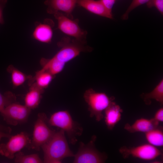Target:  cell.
Segmentation results:
<instances>
[{
  "label": "cell",
  "mask_w": 163,
  "mask_h": 163,
  "mask_svg": "<svg viewBox=\"0 0 163 163\" xmlns=\"http://www.w3.org/2000/svg\"><path fill=\"white\" fill-rule=\"evenodd\" d=\"M30 141L28 135L24 132L11 136L8 142L0 144V154L12 159L16 153L29 145Z\"/></svg>",
  "instance_id": "10"
},
{
  "label": "cell",
  "mask_w": 163,
  "mask_h": 163,
  "mask_svg": "<svg viewBox=\"0 0 163 163\" xmlns=\"http://www.w3.org/2000/svg\"><path fill=\"white\" fill-rule=\"evenodd\" d=\"M57 44L60 49L53 57L65 63L76 57L82 52H91L93 50L87 43L68 37L62 38Z\"/></svg>",
  "instance_id": "3"
},
{
  "label": "cell",
  "mask_w": 163,
  "mask_h": 163,
  "mask_svg": "<svg viewBox=\"0 0 163 163\" xmlns=\"http://www.w3.org/2000/svg\"><path fill=\"white\" fill-rule=\"evenodd\" d=\"M48 123L63 130L67 134L70 143L73 145L77 142V137L82 135L83 131L82 126L73 120L68 110L55 112L48 119Z\"/></svg>",
  "instance_id": "2"
},
{
  "label": "cell",
  "mask_w": 163,
  "mask_h": 163,
  "mask_svg": "<svg viewBox=\"0 0 163 163\" xmlns=\"http://www.w3.org/2000/svg\"><path fill=\"white\" fill-rule=\"evenodd\" d=\"M77 4L92 13L110 19L113 18L112 14L107 11L99 0H77Z\"/></svg>",
  "instance_id": "12"
},
{
  "label": "cell",
  "mask_w": 163,
  "mask_h": 163,
  "mask_svg": "<svg viewBox=\"0 0 163 163\" xmlns=\"http://www.w3.org/2000/svg\"><path fill=\"white\" fill-rule=\"evenodd\" d=\"M153 118L159 123L163 121V107H161L157 111Z\"/></svg>",
  "instance_id": "27"
},
{
  "label": "cell",
  "mask_w": 163,
  "mask_h": 163,
  "mask_svg": "<svg viewBox=\"0 0 163 163\" xmlns=\"http://www.w3.org/2000/svg\"><path fill=\"white\" fill-rule=\"evenodd\" d=\"M150 0H133L125 12L122 15L121 18L123 20H126L128 18L129 13L137 7L147 3Z\"/></svg>",
  "instance_id": "24"
},
{
  "label": "cell",
  "mask_w": 163,
  "mask_h": 163,
  "mask_svg": "<svg viewBox=\"0 0 163 163\" xmlns=\"http://www.w3.org/2000/svg\"><path fill=\"white\" fill-rule=\"evenodd\" d=\"M31 110L25 105L15 102L7 106L0 113L8 124L16 126L27 121Z\"/></svg>",
  "instance_id": "9"
},
{
  "label": "cell",
  "mask_w": 163,
  "mask_h": 163,
  "mask_svg": "<svg viewBox=\"0 0 163 163\" xmlns=\"http://www.w3.org/2000/svg\"><path fill=\"white\" fill-rule=\"evenodd\" d=\"M83 97L88 105L90 117H94L98 122L104 117L103 111L115 99L113 96L109 97L106 93L96 92L91 88L85 91Z\"/></svg>",
  "instance_id": "4"
},
{
  "label": "cell",
  "mask_w": 163,
  "mask_h": 163,
  "mask_svg": "<svg viewBox=\"0 0 163 163\" xmlns=\"http://www.w3.org/2000/svg\"><path fill=\"white\" fill-rule=\"evenodd\" d=\"M141 97L147 105L151 103V99H154L158 102L161 106L163 104V79L161 80L155 88L150 92L142 93Z\"/></svg>",
  "instance_id": "19"
},
{
  "label": "cell",
  "mask_w": 163,
  "mask_h": 163,
  "mask_svg": "<svg viewBox=\"0 0 163 163\" xmlns=\"http://www.w3.org/2000/svg\"><path fill=\"white\" fill-rule=\"evenodd\" d=\"M61 129L56 132L41 148L44 154L43 163H60L65 158L74 157L65 135Z\"/></svg>",
  "instance_id": "1"
},
{
  "label": "cell",
  "mask_w": 163,
  "mask_h": 163,
  "mask_svg": "<svg viewBox=\"0 0 163 163\" xmlns=\"http://www.w3.org/2000/svg\"><path fill=\"white\" fill-rule=\"evenodd\" d=\"M11 136L9 133L0 130V140L2 138H10Z\"/></svg>",
  "instance_id": "29"
},
{
  "label": "cell",
  "mask_w": 163,
  "mask_h": 163,
  "mask_svg": "<svg viewBox=\"0 0 163 163\" xmlns=\"http://www.w3.org/2000/svg\"><path fill=\"white\" fill-rule=\"evenodd\" d=\"M55 77L47 71L40 70L36 72L35 75L28 81V85L30 86L35 82L38 87L44 89L48 87Z\"/></svg>",
  "instance_id": "18"
},
{
  "label": "cell",
  "mask_w": 163,
  "mask_h": 163,
  "mask_svg": "<svg viewBox=\"0 0 163 163\" xmlns=\"http://www.w3.org/2000/svg\"><path fill=\"white\" fill-rule=\"evenodd\" d=\"M53 31L48 23H40L36 27L32 34L36 40L42 43H50L52 40Z\"/></svg>",
  "instance_id": "16"
},
{
  "label": "cell",
  "mask_w": 163,
  "mask_h": 163,
  "mask_svg": "<svg viewBox=\"0 0 163 163\" xmlns=\"http://www.w3.org/2000/svg\"><path fill=\"white\" fill-rule=\"evenodd\" d=\"M159 123L153 118L150 119L142 118L137 119L132 125L126 123L124 129L131 133L139 132L145 133L158 126Z\"/></svg>",
  "instance_id": "14"
},
{
  "label": "cell",
  "mask_w": 163,
  "mask_h": 163,
  "mask_svg": "<svg viewBox=\"0 0 163 163\" xmlns=\"http://www.w3.org/2000/svg\"><path fill=\"white\" fill-rule=\"evenodd\" d=\"M119 152L124 159L131 156L144 160L150 161L162 155V152L160 149L149 143L132 147L124 146L120 148Z\"/></svg>",
  "instance_id": "8"
},
{
  "label": "cell",
  "mask_w": 163,
  "mask_h": 163,
  "mask_svg": "<svg viewBox=\"0 0 163 163\" xmlns=\"http://www.w3.org/2000/svg\"><path fill=\"white\" fill-rule=\"evenodd\" d=\"M7 71L11 75V82L14 88L23 85L27 80H29L32 77L31 75H27L12 65L8 66Z\"/></svg>",
  "instance_id": "20"
},
{
  "label": "cell",
  "mask_w": 163,
  "mask_h": 163,
  "mask_svg": "<svg viewBox=\"0 0 163 163\" xmlns=\"http://www.w3.org/2000/svg\"><path fill=\"white\" fill-rule=\"evenodd\" d=\"M48 119L45 113H38L34 125L32 139L29 145L30 148L39 150L41 146L47 142L56 132L48 126Z\"/></svg>",
  "instance_id": "6"
},
{
  "label": "cell",
  "mask_w": 163,
  "mask_h": 163,
  "mask_svg": "<svg viewBox=\"0 0 163 163\" xmlns=\"http://www.w3.org/2000/svg\"><path fill=\"white\" fill-rule=\"evenodd\" d=\"M77 0H46L44 4L47 6V12L53 14L62 11L68 18L73 19L72 12L77 4Z\"/></svg>",
  "instance_id": "11"
},
{
  "label": "cell",
  "mask_w": 163,
  "mask_h": 163,
  "mask_svg": "<svg viewBox=\"0 0 163 163\" xmlns=\"http://www.w3.org/2000/svg\"><path fill=\"white\" fill-rule=\"evenodd\" d=\"M104 111L105 124L109 129L112 130L121 120L123 110L119 105L113 101Z\"/></svg>",
  "instance_id": "13"
},
{
  "label": "cell",
  "mask_w": 163,
  "mask_h": 163,
  "mask_svg": "<svg viewBox=\"0 0 163 163\" xmlns=\"http://www.w3.org/2000/svg\"><path fill=\"white\" fill-rule=\"evenodd\" d=\"M40 63L42 67L40 70L47 71L55 76L63 70L66 64L53 57L50 59L42 58Z\"/></svg>",
  "instance_id": "17"
},
{
  "label": "cell",
  "mask_w": 163,
  "mask_h": 163,
  "mask_svg": "<svg viewBox=\"0 0 163 163\" xmlns=\"http://www.w3.org/2000/svg\"><path fill=\"white\" fill-rule=\"evenodd\" d=\"M96 139V136L94 135L87 144L80 142L78 150L74 157L73 163H103L105 162L107 158V155L97 149L94 145Z\"/></svg>",
  "instance_id": "5"
},
{
  "label": "cell",
  "mask_w": 163,
  "mask_h": 163,
  "mask_svg": "<svg viewBox=\"0 0 163 163\" xmlns=\"http://www.w3.org/2000/svg\"><path fill=\"white\" fill-rule=\"evenodd\" d=\"M145 133V139L149 143L157 147L163 146V127L159 126Z\"/></svg>",
  "instance_id": "21"
},
{
  "label": "cell",
  "mask_w": 163,
  "mask_h": 163,
  "mask_svg": "<svg viewBox=\"0 0 163 163\" xmlns=\"http://www.w3.org/2000/svg\"><path fill=\"white\" fill-rule=\"evenodd\" d=\"M14 162L16 163H41L43 161L37 154L24 155L21 152H18L15 155Z\"/></svg>",
  "instance_id": "22"
},
{
  "label": "cell",
  "mask_w": 163,
  "mask_h": 163,
  "mask_svg": "<svg viewBox=\"0 0 163 163\" xmlns=\"http://www.w3.org/2000/svg\"><path fill=\"white\" fill-rule=\"evenodd\" d=\"M29 86V91L24 97V105L31 110L35 109L39 106L44 90L38 87L35 82Z\"/></svg>",
  "instance_id": "15"
},
{
  "label": "cell",
  "mask_w": 163,
  "mask_h": 163,
  "mask_svg": "<svg viewBox=\"0 0 163 163\" xmlns=\"http://www.w3.org/2000/svg\"><path fill=\"white\" fill-rule=\"evenodd\" d=\"M58 22V29L65 34L82 42L87 43V32L81 29L77 19L73 20L61 12L53 14Z\"/></svg>",
  "instance_id": "7"
},
{
  "label": "cell",
  "mask_w": 163,
  "mask_h": 163,
  "mask_svg": "<svg viewBox=\"0 0 163 163\" xmlns=\"http://www.w3.org/2000/svg\"><path fill=\"white\" fill-rule=\"evenodd\" d=\"M149 8L155 7L162 15H163V0H150L146 3Z\"/></svg>",
  "instance_id": "25"
},
{
  "label": "cell",
  "mask_w": 163,
  "mask_h": 163,
  "mask_svg": "<svg viewBox=\"0 0 163 163\" xmlns=\"http://www.w3.org/2000/svg\"><path fill=\"white\" fill-rule=\"evenodd\" d=\"M7 1V0H0V24L4 23L3 16V10Z\"/></svg>",
  "instance_id": "28"
},
{
  "label": "cell",
  "mask_w": 163,
  "mask_h": 163,
  "mask_svg": "<svg viewBox=\"0 0 163 163\" xmlns=\"http://www.w3.org/2000/svg\"><path fill=\"white\" fill-rule=\"evenodd\" d=\"M16 97L10 91L5 92L4 94L0 92V112L10 104L16 102Z\"/></svg>",
  "instance_id": "23"
},
{
  "label": "cell",
  "mask_w": 163,
  "mask_h": 163,
  "mask_svg": "<svg viewBox=\"0 0 163 163\" xmlns=\"http://www.w3.org/2000/svg\"><path fill=\"white\" fill-rule=\"evenodd\" d=\"M0 130H2L8 133H10L11 129L9 127H5L0 124Z\"/></svg>",
  "instance_id": "30"
},
{
  "label": "cell",
  "mask_w": 163,
  "mask_h": 163,
  "mask_svg": "<svg viewBox=\"0 0 163 163\" xmlns=\"http://www.w3.org/2000/svg\"><path fill=\"white\" fill-rule=\"evenodd\" d=\"M105 8L112 14V9L116 0H99Z\"/></svg>",
  "instance_id": "26"
}]
</instances>
